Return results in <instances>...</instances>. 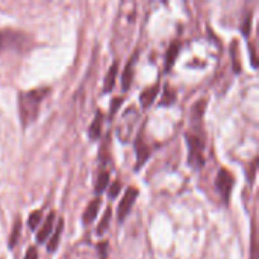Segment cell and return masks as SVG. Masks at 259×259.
<instances>
[{"instance_id": "cell-1", "label": "cell", "mask_w": 259, "mask_h": 259, "mask_svg": "<svg viewBox=\"0 0 259 259\" xmlns=\"http://www.w3.org/2000/svg\"><path fill=\"white\" fill-rule=\"evenodd\" d=\"M49 94H50V88H35V90L24 91L20 94L18 114H20L21 124L24 127L30 126L36 120V117L39 114L41 103L46 100V97Z\"/></svg>"}, {"instance_id": "cell-2", "label": "cell", "mask_w": 259, "mask_h": 259, "mask_svg": "<svg viewBox=\"0 0 259 259\" xmlns=\"http://www.w3.org/2000/svg\"><path fill=\"white\" fill-rule=\"evenodd\" d=\"M27 47H29V35L12 29L0 30V53L8 50L21 52Z\"/></svg>"}, {"instance_id": "cell-3", "label": "cell", "mask_w": 259, "mask_h": 259, "mask_svg": "<svg viewBox=\"0 0 259 259\" xmlns=\"http://www.w3.org/2000/svg\"><path fill=\"white\" fill-rule=\"evenodd\" d=\"M137 121H138V112L135 108H129L123 117H121V121H120V126H118V137L121 141H127L137 126Z\"/></svg>"}, {"instance_id": "cell-4", "label": "cell", "mask_w": 259, "mask_h": 259, "mask_svg": "<svg viewBox=\"0 0 259 259\" xmlns=\"http://www.w3.org/2000/svg\"><path fill=\"white\" fill-rule=\"evenodd\" d=\"M188 149H190V162L194 167L203 165V143L197 135H187Z\"/></svg>"}, {"instance_id": "cell-5", "label": "cell", "mask_w": 259, "mask_h": 259, "mask_svg": "<svg viewBox=\"0 0 259 259\" xmlns=\"http://www.w3.org/2000/svg\"><path fill=\"white\" fill-rule=\"evenodd\" d=\"M215 187L220 191L222 197L225 200H228L232 193V188H234V176L228 168H222L219 171L217 179H215Z\"/></svg>"}, {"instance_id": "cell-6", "label": "cell", "mask_w": 259, "mask_h": 259, "mask_svg": "<svg viewBox=\"0 0 259 259\" xmlns=\"http://www.w3.org/2000/svg\"><path fill=\"white\" fill-rule=\"evenodd\" d=\"M137 197H138V190L134 188V187L127 188V191H126L124 197L121 199V202L118 205V209H117L118 222H123L126 219V215L129 214V211H131V208H132V205H134V202H135Z\"/></svg>"}, {"instance_id": "cell-7", "label": "cell", "mask_w": 259, "mask_h": 259, "mask_svg": "<svg viewBox=\"0 0 259 259\" xmlns=\"http://www.w3.org/2000/svg\"><path fill=\"white\" fill-rule=\"evenodd\" d=\"M53 222H55V212H50L49 217L46 219L44 225L41 226V229L36 234V241L38 243H44L47 240V237L50 235V232L53 231Z\"/></svg>"}, {"instance_id": "cell-8", "label": "cell", "mask_w": 259, "mask_h": 259, "mask_svg": "<svg viewBox=\"0 0 259 259\" xmlns=\"http://www.w3.org/2000/svg\"><path fill=\"white\" fill-rule=\"evenodd\" d=\"M137 52L132 55V58L129 59V62H127V65H126V68H124V71H123V88L124 90H127L129 87H131V83H132V77H134V65H135V59H137Z\"/></svg>"}, {"instance_id": "cell-9", "label": "cell", "mask_w": 259, "mask_h": 259, "mask_svg": "<svg viewBox=\"0 0 259 259\" xmlns=\"http://www.w3.org/2000/svg\"><path fill=\"white\" fill-rule=\"evenodd\" d=\"M158 93H159V87H158V85H153L152 88L144 90V91L141 93V97H140L141 106H143V108H149V106L153 103V100H155V97L158 96Z\"/></svg>"}, {"instance_id": "cell-10", "label": "cell", "mask_w": 259, "mask_h": 259, "mask_svg": "<svg viewBox=\"0 0 259 259\" xmlns=\"http://www.w3.org/2000/svg\"><path fill=\"white\" fill-rule=\"evenodd\" d=\"M99 208H100V200L99 199H96V200H93V202L88 203V206H87V209L83 212V223L85 225L94 222V219L97 217Z\"/></svg>"}, {"instance_id": "cell-11", "label": "cell", "mask_w": 259, "mask_h": 259, "mask_svg": "<svg viewBox=\"0 0 259 259\" xmlns=\"http://www.w3.org/2000/svg\"><path fill=\"white\" fill-rule=\"evenodd\" d=\"M149 153H150L149 147L146 146V143L143 141V138H141V137H138V140H137V156H138L137 168H138V167H141V165L146 162V159H147Z\"/></svg>"}, {"instance_id": "cell-12", "label": "cell", "mask_w": 259, "mask_h": 259, "mask_svg": "<svg viewBox=\"0 0 259 259\" xmlns=\"http://www.w3.org/2000/svg\"><path fill=\"white\" fill-rule=\"evenodd\" d=\"M179 41H173L167 50V56H165V70H170V67L175 64L176 58H178V53H179Z\"/></svg>"}, {"instance_id": "cell-13", "label": "cell", "mask_w": 259, "mask_h": 259, "mask_svg": "<svg viewBox=\"0 0 259 259\" xmlns=\"http://www.w3.org/2000/svg\"><path fill=\"white\" fill-rule=\"evenodd\" d=\"M117 70H118V65H117V62H114V64L111 65V68H109L106 77H105V88H103L105 93H109V91L114 88L115 77H117Z\"/></svg>"}, {"instance_id": "cell-14", "label": "cell", "mask_w": 259, "mask_h": 259, "mask_svg": "<svg viewBox=\"0 0 259 259\" xmlns=\"http://www.w3.org/2000/svg\"><path fill=\"white\" fill-rule=\"evenodd\" d=\"M100 134H102V114L97 112V114H96V118H94V121H93V124H91L90 129H88V135H90L91 140H97V138L100 137Z\"/></svg>"}, {"instance_id": "cell-15", "label": "cell", "mask_w": 259, "mask_h": 259, "mask_svg": "<svg viewBox=\"0 0 259 259\" xmlns=\"http://www.w3.org/2000/svg\"><path fill=\"white\" fill-rule=\"evenodd\" d=\"M62 228H64V220H59V222H58V226H56V229H55V234H53V237H52L50 241H49V246H47V250H49V252L56 250V247H58V244H59V237H61V234H62Z\"/></svg>"}, {"instance_id": "cell-16", "label": "cell", "mask_w": 259, "mask_h": 259, "mask_svg": "<svg viewBox=\"0 0 259 259\" xmlns=\"http://www.w3.org/2000/svg\"><path fill=\"white\" fill-rule=\"evenodd\" d=\"M20 231H21V220L17 219L14 226H12V232H11V237H9V247H15L18 238H20Z\"/></svg>"}, {"instance_id": "cell-17", "label": "cell", "mask_w": 259, "mask_h": 259, "mask_svg": "<svg viewBox=\"0 0 259 259\" xmlns=\"http://www.w3.org/2000/svg\"><path fill=\"white\" fill-rule=\"evenodd\" d=\"M41 219H42V212H41V211H33V212L29 215V220H27L29 229L35 231V229L38 228V225L41 223Z\"/></svg>"}, {"instance_id": "cell-18", "label": "cell", "mask_w": 259, "mask_h": 259, "mask_svg": "<svg viewBox=\"0 0 259 259\" xmlns=\"http://www.w3.org/2000/svg\"><path fill=\"white\" fill-rule=\"evenodd\" d=\"M108 181H109V175L108 171H102L97 178V184H96V193H102L106 185H108Z\"/></svg>"}, {"instance_id": "cell-19", "label": "cell", "mask_w": 259, "mask_h": 259, "mask_svg": "<svg viewBox=\"0 0 259 259\" xmlns=\"http://www.w3.org/2000/svg\"><path fill=\"white\" fill-rule=\"evenodd\" d=\"M111 208H108L106 209V212H105V215H103V219H102V222H100V225L97 226V234L99 235H102L106 229H108V225H109V222H111Z\"/></svg>"}, {"instance_id": "cell-20", "label": "cell", "mask_w": 259, "mask_h": 259, "mask_svg": "<svg viewBox=\"0 0 259 259\" xmlns=\"http://www.w3.org/2000/svg\"><path fill=\"white\" fill-rule=\"evenodd\" d=\"M162 97H164V99H162V102H161V103H162V105H165V106H167V105H171V103L176 100V97H175V91H173L170 87H165V91H164V96H162Z\"/></svg>"}, {"instance_id": "cell-21", "label": "cell", "mask_w": 259, "mask_h": 259, "mask_svg": "<svg viewBox=\"0 0 259 259\" xmlns=\"http://www.w3.org/2000/svg\"><path fill=\"white\" fill-rule=\"evenodd\" d=\"M120 190H121L120 182H114V185H112V187H111V190H109V197H111V199L117 197V194L120 193Z\"/></svg>"}, {"instance_id": "cell-22", "label": "cell", "mask_w": 259, "mask_h": 259, "mask_svg": "<svg viewBox=\"0 0 259 259\" xmlns=\"http://www.w3.org/2000/svg\"><path fill=\"white\" fill-rule=\"evenodd\" d=\"M24 259H38V252L35 247H29L27 252H26V256Z\"/></svg>"}, {"instance_id": "cell-23", "label": "cell", "mask_w": 259, "mask_h": 259, "mask_svg": "<svg viewBox=\"0 0 259 259\" xmlns=\"http://www.w3.org/2000/svg\"><path fill=\"white\" fill-rule=\"evenodd\" d=\"M250 14L247 15V18L244 20V26H243V33L244 35H249V32H250Z\"/></svg>"}, {"instance_id": "cell-24", "label": "cell", "mask_w": 259, "mask_h": 259, "mask_svg": "<svg viewBox=\"0 0 259 259\" xmlns=\"http://www.w3.org/2000/svg\"><path fill=\"white\" fill-rule=\"evenodd\" d=\"M120 103H121V99H117L115 102H112V105H111V115L117 111V108H118Z\"/></svg>"}, {"instance_id": "cell-25", "label": "cell", "mask_w": 259, "mask_h": 259, "mask_svg": "<svg viewBox=\"0 0 259 259\" xmlns=\"http://www.w3.org/2000/svg\"><path fill=\"white\" fill-rule=\"evenodd\" d=\"M102 259H106V258H105V256H103V258H102Z\"/></svg>"}]
</instances>
